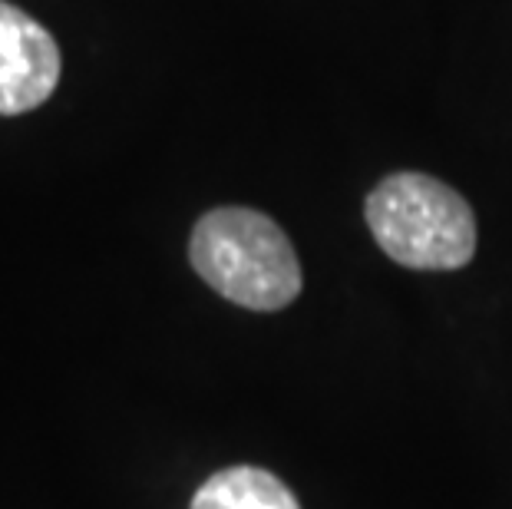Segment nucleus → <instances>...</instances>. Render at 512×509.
I'll return each instance as SVG.
<instances>
[{
	"label": "nucleus",
	"mask_w": 512,
	"mask_h": 509,
	"mask_svg": "<svg viewBox=\"0 0 512 509\" xmlns=\"http://www.w3.org/2000/svg\"><path fill=\"white\" fill-rule=\"evenodd\" d=\"M189 258L205 285L248 311L288 308L304 285L285 229L242 205L205 212L192 229Z\"/></svg>",
	"instance_id": "obj_1"
},
{
	"label": "nucleus",
	"mask_w": 512,
	"mask_h": 509,
	"mask_svg": "<svg viewBox=\"0 0 512 509\" xmlns=\"http://www.w3.org/2000/svg\"><path fill=\"white\" fill-rule=\"evenodd\" d=\"M377 245L403 268L453 272L476 255V215L460 192L423 172H394L364 205Z\"/></svg>",
	"instance_id": "obj_2"
},
{
	"label": "nucleus",
	"mask_w": 512,
	"mask_h": 509,
	"mask_svg": "<svg viewBox=\"0 0 512 509\" xmlns=\"http://www.w3.org/2000/svg\"><path fill=\"white\" fill-rule=\"evenodd\" d=\"M60 47L50 30L0 0V116L37 110L60 83Z\"/></svg>",
	"instance_id": "obj_3"
},
{
	"label": "nucleus",
	"mask_w": 512,
	"mask_h": 509,
	"mask_svg": "<svg viewBox=\"0 0 512 509\" xmlns=\"http://www.w3.org/2000/svg\"><path fill=\"white\" fill-rule=\"evenodd\" d=\"M189 509H301V503L275 473L228 467L199 486Z\"/></svg>",
	"instance_id": "obj_4"
}]
</instances>
